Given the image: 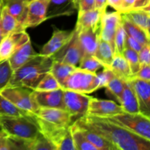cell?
Wrapping results in <instances>:
<instances>
[{"mask_svg": "<svg viewBox=\"0 0 150 150\" xmlns=\"http://www.w3.org/2000/svg\"><path fill=\"white\" fill-rule=\"evenodd\" d=\"M79 120L96 131L117 150H150V141L104 117L85 115Z\"/></svg>", "mask_w": 150, "mask_h": 150, "instance_id": "6da1fadb", "label": "cell"}, {"mask_svg": "<svg viewBox=\"0 0 150 150\" xmlns=\"http://www.w3.org/2000/svg\"><path fill=\"white\" fill-rule=\"evenodd\" d=\"M54 59L38 54L32 59L13 71L8 86H24L35 89L42 78L50 72Z\"/></svg>", "mask_w": 150, "mask_h": 150, "instance_id": "7a4b0ae2", "label": "cell"}, {"mask_svg": "<svg viewBox=\"0 0 150 150\" xmlns=\"http://www.w3.org/2000/svg\"><path fill=\"white\" fill-rule=\"evenodd\" d=\"M0 128L9 136L23 140H32L40 133L33 115L0 116Z\"/></svg>", "mask_w": 150, "mask_h": 150, "instance_id": "3957f363", "label": "cell"}, {"mask_svg": "<svg viewBox=\"0 0 150 150\" xmlns=\"http://www.w3.org/2000/svg\"><path fill=\"white\" fill-rule=\"evenodd\" d=\"M36 121L40 132L55 147L56 150H76L72 136L71 125H51L40 120H36Z\"/></svg>", "mask_w": 150, "mask_h": 150, "instance_id": "277c9868", "label": "cell"}, {"mask_svg": "<svg viewBox=\"0 0 150 150\" xmlns=\"http://www.w3.org/2000/svg\"><path fill=\"white\" fill-rule=\"evenodd\" d=\"M62 88L87 95L100 89L99 80L97 73H92L77 67L67 78Z\"/></svg>", "mask_w": 150, "mask_h": 150, "instance_id": "5b68a950", "label": "cell"}, {"mask_svg": "<svg viewBox=\"0 0 150 150\" xmlns=\"http://www.w3.org/2000/svg\"><path fill=\"white\" fill-rule=\"evenodd\" d=\"M33 91L24 86H7L0 93L16 107L34 114L40 107L35 100Z\"/></svg>", "mask_w": 150, "mask_h": 150, "instance_id": "8992f818", "label": "cell"}, {"mask_svg": "<svg viewBox=\"0 0 150 150\" xmlns=\"http://www.w3.org/2000/svg\"><path fill=\"white\" fill-rule=\"evenodd\" d=\"M108 119L150 141V118L147 116L141 113L129 114L124 111Z\"/></svg>", "mask_w": 150, "mask_h": 150, "instance_id": "52a82bcc", "label": "cell"}, {"mask_svg": "<svg viewBox=\"0 0 150 150\" xmlns=\"http://www.w3.org/2000/svg\"><path fill=\"white\" fill-rule=\"evenodd\" d=\"M90 98L86 94L64 89V108L71 114L74 122L86 115Z\"/></svg>", "mask_w": 150, "mask_h": 150, "instance_id": "ba28073f", "label": "cell"}, {"mask_svg": "<svg viewBox=\"0 0 150 150\" xmlns=\"http://www.w3.org/2000/svg\"><path fill=\"white\" fill-rule=\"evenodd\" d=\"M74 34L75 29L73 30H61L54 27L52 37L43 45L40 54L54 59L66 48Z\"/></svg>", "mask_w": 150, "mask_h": 150, "instance_id": "9c48e42d", "label": "cell"}, {"mask_svg": "<svg viewBox=\"0 0 150 150\" xmlns=\"http://www.w3.org/2000/svg\"><path fill=\"white\" fill-rule=\"evenodd\" d=\"M32 115L36 120L56 126H70L74 122L73 117L67 111L56 108H41Z\"/></svg>", "mask_w": 150, "mask_h": 150, "instance_id": "30bf717a", "label": "cell"}, {"mask_svg": "<svg viewBox=\"0 0 150 150\" xmlns=\"http://www.w3.org/2000/svg\"><path fill=\"white\" fill-rule=\"evenodd\" d=\"M124 112L121 105L110 100L98 99L91 97L86 115L97 117H108Z\"/></svg>", "mask_w": 150, "mask_h": 150, "instance_id": "8fae6325", "label": "cell"}, {"mask_svg": "<svg viewBox=\"0 0 150 150\" xmlns=\"http://www.w3.org/2000/svg\"><path fill=\"white\" fill-rule=\"evenodd\" d=\"M29 40H30V38L26 30L14 32L4 37L0 42V62L8 59Z\"/></svg>", "mask_w": 150, "mask_h": 150, "instance_id": "7c38bea8", "label": "cell"}, {"mask_svg": "<svg viewBox=\"0 0 150 150\" xmlns=\"http://www.w3.org/2000/svg\"><path fill=\"white\" fill-rule=\"evenodd\" d=\"M121 23L120 12H105L101 18L100 37L111 44L114 51V37L119 25Z\"/></svg>", "mask_w": 150, "mask_h": 150, "instance_id": "4fadbf2b", "label": "cell"}, {"mask_svg": "<svg viewBox=\"0 0 150 150\" xmlns=\"http://www.w3.org/2000/svg\"><path fill=\"white\" fill-rule=\"evenodd\" d=\"M49 0H32L28 3V12L24 26L36 27L47 20V10Z\"/></svg>", "mask_w": 150, "mask_h": 150, "instance_id": "5bb4252c", "label": "cell"}, {"mask_svg": "<svg viewBox=\"0 0 150 150\" xmlns=\"http://www.w3.org/2000/svg\"><path fill=\"white\" fill-rule=\"evenodd\" d=\"M138 98L141 114L150 117V81L131 77L129 79Z\"/></svg>", "mask_w": 150, "mask_h": 150, "instance_id": "9a60e30c", "label": "cell"}, {"mask_svg": "<svg viewBox=\"0 0 150 150\" xmlns=\"http://www.w3.org/2000/svg\"><path fill=\"white\" fill-rule=\"evenodd\" d=\"M34 96L38 106L41 108H56L64 109V89L40 92L34 90Z\"/></svg>", "mask_w": 150, "mask_h": 150, "instance_id": "2e32d148", "label": "cell"}, {"mask_svg": "<svg viewBox=\"0 0 150 150\" xmlns=\"http://www.w3.org/2000/svg\"><path fill=\"white\" fill-rule=\"evenodd\" d=\"M83 56H84L83 51L79 43L77 32L75 29V34L70 42L66 46V48L54 59L78 67Z\"/></svg>", "mask_w": 150, "mask_h": 150, "instance_id": "e0dca14e", "label": "cell"}, {"mask_svg": "<svg viewBox=\"0 0 150 150\" xmlns=\"http://www.w3.org/2000/svg\"><path fill=\"white\" fill-rule=\"evenodd\" d=\"M76 31L84 56L94 55L98 47L100 30L96 31L92 29H84L81 30L76 29Z\"/></svg>", "mask_w": 150, "mask_h": 150, "instance_id": "ac0fdd59", "label": "cell"}, {"mask_svg": "<svg viewBox=\"0 0 150 150\" xmlns=\"http://www.w3.org/2000/svg\"><path fill=\"white\" fill-rule=\"evenodd\" d=\"M103 14V13L95 8L79 13L75 29L76 30L84 29H92L96 31L100 30L101 18Z\"/></svg>", "mask_w": 150, "mask_h": 150, "instance_id": "d6986e66", "label": "cell"}, {"mask_svg": "<svg viewBox=\"0 0 150 150\" xmlns=\"http://www.w3.org/2000/svg\"><path fill=\"white\" fill-rule=\"evenodd\" d=\"M75 122L78 125L85 138L92 144L96 146L98 150H117L115 146L111 142L79 120L75 121Z\"/></svg>", "mask_w": 150, "mask_h": 150, "instance_id": "ffe728a7", "label": "cell"}, {"mask_svg": "<svg viewBox=\"0 0 150 150\" xmlns=\"http://www.w3.org/2000/svg\"><path fill=\"white\" fill-rule=\"evenodd\" d=\"M119 103L125 112L129 114L140 113L137 95L129 80L125 82V87Z\"/></svg>", "mask_w": 150, "mask_h": 150, "instance_id": "44dd1931", "label": "cell"}, {"mask_svg": "<svg viewBox=\"0 0 150 150\" xmlns=\"http://www.w3.org/2000/svg\"><path fill=\"white\" fill-rule=\"evenodd\" d=\"M76 10L74 0H49L47 19L59 16H71Z\"/></svg>", "mask_w": 150, "mask_h": 150, "instance_id": "7402d4cb", "label": "cell"}, {"mask_svg": "<svg viewBox=\"0 0 150 150\" xmlns=\"http://www.w3.org/2000/svg\"><path fill=\"white\" fill-rule=\"evenodd\" d=\"M38 54L34 50L31 41L29 40L18 48L8 59V61L13 70H16L32 59Z\"/></svg>", "mask_w": 150, "mask_h": 150, "instance_id": "603a6c76", "label": "cell"}, {"mask_svg": "<svg viewBox=\"0 0 150 150\" xmlns=\"http://www.w3.org/2000/svg\"><path fill=\"white\" fill-rule=\"evenodd\" d=\"M0 28L4 37L14 32L26 30L24 26L9 13L5 6L3 4L0 13Z\"/></svg>", "mask_w": 150, "mask_h": 150, "instance_id": "cb8c5ba5", "label": "cell"}, {"mask_svg": "<svg viewBox=\"0 0 150 150\" xmlns=\"http://www.w3.org/2000/svg\"><path fill=\"white\" fill-rule=\"evenodd\" d=\"M121 24L126 34L139 41L142 45H150V39L146 32L121 13Z\"/></svg>", "mask_w": 150, "mask_h": 150, "instance_id": "d4e9b609", "label": "cell"}, {"mask_svg": "<svg viewBox=\"0 0 150 150\" xmlns=\"http://www.w3.org/2000/svg\"><path fill=\"white\" fill-rule=\"evenodd\" d=\"M3 5L23 26L28 12V3L24 0H4ZM25 28V26H24ZM26 29V28H25Z\"/></svg>", "mask_w": 150, "mask_h": 150, "instance_id": "484cf974", "label": "cell"}, {"mask_svg": "<svg viewBox=\"0 0 150 150\" xmlns=\"http://www.w3.org/2000/svg\"><path fill=\"white\" fill-rule=\"evenodd\" d=\"M121 13L142 28L150 39V16L147 13L142 9H133Z\"/></svg>", "mask_w": 150, "mask_h": 150, "instance_id": "4316f807", "label": "cell"}, {"mask_svg": "<svg viewBox=\"0 0 150 150\" xmlns=\"http://www.w3.org/2000/svg\"><path fill=\"white\" fill-rule=\"evenodd\" d=\"M109 68L117 77L124 81L129 80L132 77L130 66L122 54H114Z\"/></svg>", "mask_w": 150, "mask_h": 150, "instance_id": "83f0119b", "label": "cell"}, {"mask_svg": "<svg viewBox=\"0 0 150 150\" xmlns=\"http://www.w3.org/2000/svg\"><path fill=\"white\" fill-rule=\"evenodd\" d=\"M94 56L99 60L103 67H109L114 59V51L109 42L99 37L98 47Z\"/></svg>", "mask_w": 150, "mask_h": 150, "instance_id": "f1b7e54d", "label": "cell"}, {"mask_svg": "<svg viewBox=\"0 0 150 150\" xmlns=\"http://www.w3.org/2000/svg\"><path fill=\"white\" fill-rule=\"evenodd\" d=\"M76 68L77 67L76 66L54 59L51 70H50V73L58 81L61 86H62L67 78Z\"/></svg>", "mask_w": 150, "mask_h": 150, "instance_id": "f546056e", "label": "cell"}, {"mask_svg": "<svg viewBox=\"0 0 150 150\" xmlns=\"http://www.w3.org/2000/svg\"><path fill=\"white\" fill-rule=\"evenodd\" d=\"M22 148L23 150H56L55 147L41 133L32 140L22 139Z\"/></svg>", "mask_w": 150, "mask_h": 150, "instance_id": "4dcf8cb0", "label": "cell"}, {"mask_svg": "<svg viewBox=\"0 0 150 150\" xmlns=\"http://www.w3.org/2000/svg\"><path fill=\"white\" fill-rule=\"evenodd\" d=\"M71 132L76 150H98L96 146L92 144L85 138L78 125L75 122L71 125Z\"/></svg>", "mask_w": 150, "mask_h": 150, "instance_id": "1f68e13d", "label": "cell"}, {"mask_svg": "<svg viewBox=\"0 0 150 150\" xmlns=\"http://www.w3.org/2000/svg\"><path fill=\"white\" fill-rule=\"evenodd\" d=\"M32 115L20 109L0 93V116Z\"/></svg>", "mask_w": 150, "mask_h": 150, "instance_id": "d6a6232c", "label": "cell"}, {"mask_svg": "<svg viewBox=\"0 0 150 150\" xmlns=\"http://www.w3.org/2000/svg\"><path fill=\"white\" fill-rule=\"evenodd\" d=\"M62 86L58 81L55 79L54 76L50 72L46 73L45 76L40 81L38 86L34 90L40 91V92H47L61 89Z\"/></svg>", "mask_w": 150, "mask_h": 150, "instance_id": "836d02e7", "label": "cell"}, {"mask_svg": "<svg viewBox=\"0 0 150 150\" xmlns=\"http://www.w3.org/2000/svg\"><path fill=\"white\" fill-rule=\"evenodd\" d=\"M13 71L8 59L0 62V92L8 86Z\"/></svg>", "mask_w": 150, "mask_h": 150, "instance_id": "e575fe53", "label": "cell"}, {"mask_svg": "<svg viewBox=\"0 0 150 150\" xmlns=\"http://www.w3.org/2000/svg\"><path fill=\"white\" fill-rule=\"evenodd\" d=\"M125 81L117 77L114 75V77L111 79V81L108 82L107 86H105L107 92L111 94L117 100L120 101L125 87Z\"/></svg>", "mask_w": 150, "mask_h": 150, "instance_id": "d590c367", "label": "cell"}, {"mask_svg": "<svg viewBox=\"0 0 150 150\" xmlns=\"http://www.w3.org/2000/svg\"><path fill=\"white\" fill-rule=\"evenodd\" d=\"M78 67L92 73H97L103 66L94 55H86L81 59Z\"/></svg>", "mask_w": 150, "mask_h": 150, "instance_id": "8d00e7d4", "label": "cell"}, {"mask_svg": "<svg viewBox=\"0 0 150 150\" xmlns=\"http://www.w3.org/2000/svg\"><path fill=\"white\" fill-rule=\"evenodd\" d=\"M122 55L127 60L130 70H131L132 76H134L141 68V64L139 62V53L130 48H125L122 53Z\"/></svg>", "mask_w": 150, "mask_h": 150, "instance_id": "74e56055", "label": "cell"}, {"mask_svg": "<svg viewBox=\"0 0 150 150\" xmlns=\"http://www.w3.org/2000/svg\"><path fill=\"white\" fill-rule=\"evenodd\" d=\"M0 150H20L16 138L9 136L3 130H0Z\"/></svg>", "mask_w": 150, "mask_h": 150, "instance_id": "f35d334b", "label": "cell"}, {"mask_svg": "<svg viewBox=\"0 0 150 150\" xmlns=\"http://www.w3.org/2000/svg\"><path fill=\"white\" fill-rule=\"evenodd\" d=\"M125 38L126 32L120 23L114 37V54H122L125 48Z\"/></svg>", "mask_w": 150, "mask_h": 150, "instance_id": "ab89813d", "label": "cell"}, {"mask_svg": "<svg viewBox=\"0 0 150 150\" xmlns=\"http://www.w3.org/2000/svg\"><path fill=\"white\" fill-rule=\"evenodd\" d=\"M103 69L102 71L97 73L98 80H99L100 89H101V88H105V86H107L108 82L114 76V73L111 71V70L109 67H103Z\"/></svg>", "mask_w": 150, "mask_h": 150, "instance_id": "60d3db41", "label": "cell"}, {"mask_svg": "<svg viewBox=\"0 0 150 150\" xmlns=\"http://www.w3.org/2000/svg\"><path fill=\"white\" fill-rule=\"evenodd\" d=\"M74 2L79 13L95 9V0H74Z\"/></svg>", "mask_w": 150, "mask_h": 150, "instance_id": "b9f144b4", "label": "cell"}, {"mask_svg": "<svg viewBox=\"0 0 150 150\" xmlns=\"http://www.w3.org/2000/svg\"><path fill=\"white\" fill-rule=\"evenodd\" d=\"M139 62L141 66L144 64H150V45H144L139 52Z\"/></svg>", "mask_w": 150, "mask_h": 150, "instance_id": "7bdbcfd3", "label": "cell"}, {"mask_svg": "<svg viewBox=\"0 0 150 150\" xmlns=\"http://www.w3.org/2000/svg\"><path fill=\"white\" fill-rule=\"evenodd\" d=\"M132 77L144 81H150V64H144L141 66L140 70Z\"/></svg>", "mask_w": 150, "mask_h": 150, "instance_id": "ee69618b", "label": "cell"}, {"mask_svg": "<svg viewBox=\"0 0 150 150\" xmlns=\"http://www.w3.org/2000/svg\"><path fill=\"white\" fill-rule=\"evenodd\" d=\"M144 45H142L140 42L136 39L133 38L132 37L129 36L126 34V38H125V48H130L134 51H137L138 53L141 51Z\"/></svg>", "mask_w": 150, "mask_h": 150, "instance_id": "f6af8a7d", "label": "cell"}, {"mask_svg": "<svg viewBox=\"0 0 150 150\" xmlns=\"http://www.w3.org/2000/svg\"><path fill=\"white\" fill-rule=\"evenodd\" d=\"M108 6L114 8L116 11L122 13L123 0H108Z\"/></svg>", "mask_w": 150, "mask_h": 150, "instance_id": "bcb514c9", "label": "cell"}, {"mask_svg": "<svg viewBox=\"0 0 150 150\" xmlns=\"http://www.w3.org/2000/svg\"><path fill=\"white\" fill-rule=\"evenodd\" d=\"M107 7H108V0H95V8L97 10L105 13L106 12Z\"/></svg>", "mask_w": 150, "mask_h": 150, "instance_id": "7dc6e473", "label": "cell"}, {"mask_svg": "<svg viewBox=\"0 0 150 150\" xmlns=\"http://www.w3.org/2000/svg\"><path fill=\"white\" fill-rule=\"evenodd\" d=\"M136 0H123V10L122 13L133 10Z\"/></svg>", "mask_w": 150, "mask_h": 150, "instance_id": "c3c4849f", "label": "cell"}, {"mask_svg": "<svg viewBox=\"0 0 150 150\" xmlns=\"http://www.w3.org/2000/svg\"><path fill=\"white\" fill-rule=\"evenodd\" d=\"M150 0H136L133 9H142L146 7L149 3Z\"/></svg>", "mask_w": 150, "mask_h": 150, "instance_id": "681fc988", "label": "cell"}, {"mask_svg": "<svg viewBox=\"0 0 150 150\" xmlns=\"http://www.w3.org/2000/svg\"><path fill=\"white\" fill-rule=\"evenodd\" d=\"M142 9L143 10H144V11L146 12V13H147L148 14H149V16H150V1H149V4H148L146 6V7H143V8H142Z\"/></svg>", "mask_w": 150, "mask_h": 150, "instance_id": "f907efd6", "label": "cell"}, {"mask_svg": "<svg viewBox=\"0 0 150 150\" xmlns=\"http://www.w3.org/2000/svg\"><path fill=\"white\" fill-rule=\"evenodd\" d=\"M1 7H2V6H1ZM1 7L0 8V13H1ZM3 38H4V36H3V34H2V32H1V28H0V42H1V40L3 39Z\"/></svg>", "mask_w": 150, "mask_h": 150, "instance_id": "816d5d0a", "label": "cell"}, {"mask_svg": "<svg viewBox=\"0 0 150 150\" xmlns=\"http://www.w3.org/2000/svg\"><path fill=\"white\" fill-rule=\"evenodd\" d=\"M3 1H4V0H0V8H1V6H2Z\"/></svg>", "mask_w": 150, "mask_h": 150, "instance_id": "f5cc1de1", "label": "cell"}, {"mask_svg": "<svg viewBox=\"0 0 150 150\" xmlns=\"http://www.w3.org/2000/svg\"><path fill=\"white\" fill-rule=\"evenodd\" d=\"M32 1V0H26V1H27V2H29V1Z\"/></svg>", "mask_w": 150, "mask_h": 150, "instance_id": "db71d44e", "label": "cell"}, {"mask_svg": "<svg viewBox=\"0 0 150 150\" xmlns=\"http://www.w3.org/2000/svg\"><path fill=\"white\" fill-rule=\"evenodd\" d=\"M24 1H26V0H24ZM26 2H27V1H26Z\"/></svg>", "mask_w": 150, "mask_h": 150, "instance_id": "11a10c76", "label": "cell"}, {"mask_svg": "<svg viewBox=\"0 0 150 150\" xmlns=\"http://www.w3.org/2000/svg\"><path fill=\"white\" fill-rule=\"evenodd\" d=\"M149 117V118H150V117Z\"/></svg>", "mask_w": 150, "mask_h": 150, "instance_id": "9f6ffc18", "label": "cell"}]
</instances>
